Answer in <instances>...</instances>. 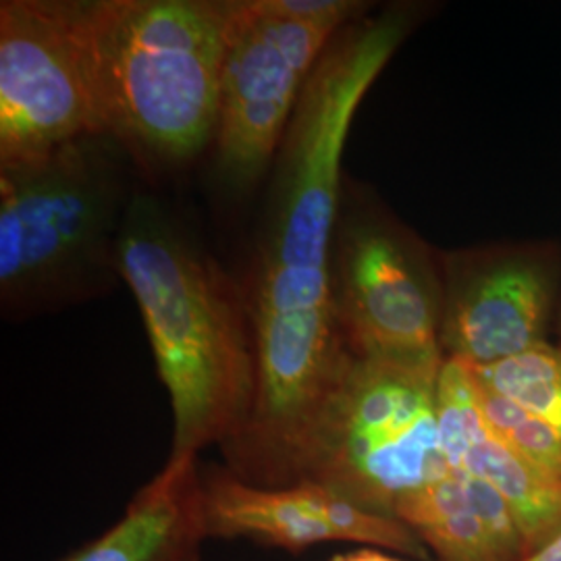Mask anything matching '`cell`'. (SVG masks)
<instances>
[{
    "label": "cell",
    "mask_w": 561,
    "mask_h": 561,
    "mask_svg": "<svg viewBox=\"0 0 561 561\" xmlns=\"http://www.w3.org/2000/svg\"><path fill=\"white\" fill-rule=\"evenodd\" d=\"M233 0H80L102 134L150 171L213 146Z\"/></svg>",
    "instance_id": "3"
},
{
    "label": "cell",
    "mask_w": 561,
    "mask_h": 561,
    "mask_svg": "<svg viewBox=\"0 0 561 561\" xmlns=\"http://www.w3.org/2000/svg\"><path fill=\"white\" fill-rule=\"evenodd\" d=\"M445 360L486 368L547 343L560 306L561 250L497 243L439 254Z\"/></svg>",
    "instance_id": "9"
},
{
    "label": "cell",
    "mask_w": 561,
    "mask_h": 561,
    "mask_svg": "<svg viewBox=\"0 0 561 561\" xmlns=\"http://www.w3.org/2000/svg\"><path fill=\"white\" fill-rule=\"evenodd\" d=\"M202 484L210 539H245L291 553L324 542H362L408 560H431L428 547L408 524L366 510L319 482L264 489L210 466L202 470Z\"/></svg>",
    "instance_id": "10"
},
{
    "label": "cell",
    "mask_w": 561,
    "mask_h": 561,
    "mask_svg": "<svg viewBox=\"0 0 561 561\" xmlns=\"http://www.w3.org/2000/svg\"><path fill=\"white\" fill-rule=\"evenodd\" d=\"M119 268L171 398V456L198 458L236 442L256 398V341L241 283L148 192H136L125 213Z\"/></svg>",
    "instance_id": "2"
},
{
    "label": "cell",
    "mask_w": 561,
    "mask_h": 561,
    "mask_svg": "<svg viewBox=\"0 0 561 561\" xmlns=\"http://www.w3.org/2000/svg\"><path fill=\"white\" fill-rule=\"evenodd\" d=\"M439 439L449 472L495 486L510 505L528 556L561 535V482L520 458L489 426L477 396L460 393L439 408Z\"/></svg>",
    "instance_id": "11"
},
{
    "label": "cell",
    "mask_w": 561,
    "mask_h": 561,
    "mask_svg": "<svg viewBox=\"0 0 561 561\" xmlns=\"http://www.w3.org/2000/svg\"><path fill=\"white\" fill-rule=\"evenodd\" d=\"M329 561H405L396 558L391 553H385L379 549H356V551H347V553H337Z\"/></svg>",
    "instance_id": "16"
},
{
    "label": "cell",
    "mask_w": 561,
    "mask_h": 561,
    "mask_svg": "<svg viewBox=\"0 0 561 561\" xmlns=\"http://www.w3.org/2000/svg\"><path fill=\"white\" fill-rule=\"evenodd\" d=\"M125 150L106 136L69 141L0 169V308L25 319L106 294L136 192Z\"/></svg>",
    "instance_id": "4"
},
{
    "label": "cell",
    "mask_w": 561,
    "mask_h": 561,
    "mask_svg": "<svg viewBox=\"0 0 561 561\" xmlns=\"http://www.w3.org/2000/svg\"><path fill=\"white\" fill-rule=\"evenodd\" d=\"M102 134L80 0L0 2V169Z\"/></svg>",
    "instance_id": "8"
},
{
    "label": "cell",
    "mask_w": 561,
    "mask_h": 561,
    "mask_svg": "<svg viewBox=\"0 0 561 561\" xmlns=\"http://www.w3.org/2000/svg\"><path fill=\"white\" fill-rule=\"evenodd\" d=\"M366 13L356 0H233L222 65L215 171L245 194L273 169L331 42Z\"/></svg>",
    "instance_id": "6"
},
{
    "label": "cell",
    "mask_w": 561,
    "mask_h": 561,
    "mask_svg": "<svg viewBox=\"0 0 561 561\" xmlns=\"http://www.w3.org/2000/svg\"><path fill=\"white\" fill-rule=\"evenodd\" d=\"M522 561H561V535H558L551 542H547L542 549L535 551Z\"/></svg>",
    "instance_id": "17"
},
{
    "label": "cell",
    "mask_w": 561,
    "mask_h": 561,
    "mask_svg": "<svg viewBox=\"0 0 561 561\" xmlns=\"http://www.w3.org/2000/svg\"><path fill=\"white\" fill-rule=\"evenodd\" d=\"M472 373L484 389L516 403L561 437V345L547 341L512 360Z\"/></svg>",
    "instance_id": "14"
},
{
    "label": "cell",
    "mask_w": 561,
    "mask_h": 561,
    "mask_svg": "<svg viewBox=\"0 0 561 561\" xmlns=\"http://www.w3.org/2000/svg\"><path fill=\"white\" fill-rule=\"evenodd\" d=\"M331 285L352 356L442 370L439 254L358 190L343 187Z\"/></svg>",
    "instance_id": "7"
},
{
    "label": "cell",
    "mask_w": 561,
    "mask_h": 561,
    "mask_svg": "<svg viewBox=\"0 0 561 561\" xmlns=\"http://www.w3.org/2000/svg\"><path fill=\"white\" fill-rule=\"evenodd\" d=\"M412 25V7H389L364 13L331 42L271 169L256 250L241 283L256 341V398L240 437L222 447L227 470L250 484L300 482L314 422L352 360L331 285L341 162L362 101Z\"/></svg>",
    "instance_id": "1"
},
{
    "label": "cell",
    "mask_w": 561,
    "mask_h": 561,
    "mask_svg": "<svg viewBox=\"0 0 561 561\" xmlns=\"http://www.w3.org/2000/svg\"><path fill=\"white\" fill-rule=\"evenodd\" d=\"M439 561H507L482 520L466 472H449L398 510Z\"/></svg>",
    "instance_id": "13"
},
{
    "label": "cell",
    "mask_w": 561,
    "mask_h": 561,
    "mask_svg": "<svg viewBox=\"0 0 561 561\" xmlns=\"http://www.w3.org/2000/svg\"><path fill=\"white\" fill-rule=\"evenodd\" d=\"M439 373L352 356L314 422L300 481L398 518L403 503L449 474L437 421Z\"/></svg>",
    "instance_id": "5"
},
{
    "label": "cell",
    "mask_w": 561,
    "mask_h": 561,
    "mask_svg": "<svg viewBox=\"0 0 561 561\" xmlns=\"http://www.w3.org/2000/svg\"><path fill=\"white\" fill-rule=\"evenodd\" d=\"M558 308H560V329H561V296H560V306H558Z\"/></svg>",
    "instance_id": "18"
},
{
    "label": "cell",
    "mask_w": 561,
    "mask_h": 561,
    "mask_svg": "<svg viewBox=\"0 0 561 561\" xmlns=\"http://www.w3.org/2000/svg\"><path fill=\"white\" fill-rule=\"evenodd\" d=\"M208 537L198 458L169 456L125 514L65 561H201Z\"/></svg>",
    "instance_id": "12"
},
{
    "label": "cell",
    "mask_w": 561,
    "mask_h": 561,
    "mask_svg": "<svg viewBox=\"0 0 561 561\" xmlns=\"http://www.w3.org/2000/svg\"><path fill=\"white\" fill-rule=\"evenodd\" d=\"M479 393L489 426L530 466L541 470L549 479L561 482L560 435L516 403L484 389L481 382Z\"/></svg>",
    "instance_id": "15"
}]
</instances>
